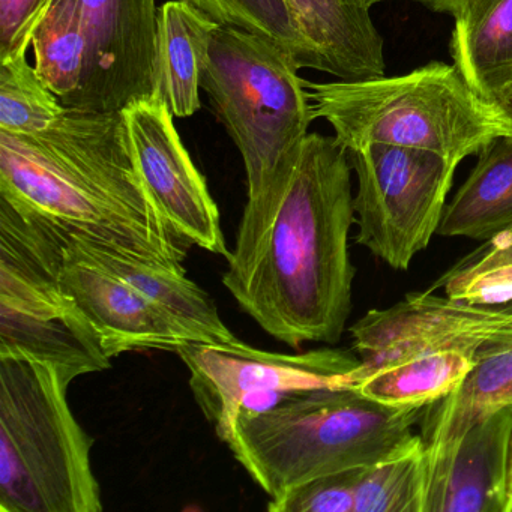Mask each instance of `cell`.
Masks as SVG:
<instances>
[{"label":"cell","mask_w":512,"mask_h":512,"mask_svg":"<svg viewBox=\"0 0 512 512\" xmlns=\"http://www.w3.org/2000/svg\"><path fill=\"white\" fill-rule=\"evenodd\" d=\"M352 166L335 137L308 134L280 184L248 199L223 284L275 340L337 344L352 311Z\"/></svg>","instance_id":"6da1fadb"},{"label":"cell","mask_w":512,"mask_h":512,"mask_svg":"<svg viewBox=\"0 0 512 512\" xmlns=\"http://www.w3.org/2000/svg\"><path fill=\"white\" fill-rule=\"evenodd\" d=\"M0 197L79 238L185 272L187 241L152 199L121 112L67 109L46 130H0Z\"/></svg>","instance_id":"7a4b0ae2"},{"label":"cell","mask_w":512,"mask_h":512,"mask_svg":"<svg viewBox=\"0 0 512 512\" xmlns=\"http://www.w3.org/2000/svg\"><path fill=\"white\" fill-rule=\"evenodd\" d=\"M425 409L383 406L350 386L298 392L239 412L224 443L271 499L317 476L370 466L413 437Z\"/></svg>","instance_id":"3957f363"},{"label":"cell","mask_w":512,"mask_h":512,"mask_svg":"<svg viewBox=\"0 0 512 512\" xmlns=\"http://www.w3.org/2000/svg\"><path fill=\"white\" fill-rule=\"evenodd\" d=\"M55 365L0 358V511L100 512L92 437Z\"/></svg>","instance_id":"277c9868"},{"label":"cell","mask_w":512,"mask_h":512,"mask_svg":"<svg viewBox=\"0 0 512 512\" xmlns=\"http://www.w3.org/2000/svg\"><path fill=\"white\" fill-rule=\"evenodd\" d=\"M314 119H325L344 151L373 143L422 149L460 164L503 136L487 104L455 65L397 77L331 83L305 80Z\"/></svg>","instance_id":"5b68a950"},{"label":"cell","mask_w":512,"mask_h":512,"mask_svg":"<svg viewBox=\"0 0 512 512\" xmlns=\"http://www.w3.org/2000/svg\"><path fill=\"white\" fill-rule=\"evenodd\" d=\"M295 56L268 38L218 26L202 68V89L241 152L248 199L280 184L298 163L314 121Z\"/></svg>","instance_id":"8992f818"},{"label":"cell","mask_w":512,"mask_h":512,"mask_svg":"<svg viewBox=\"0 0 512 512\" xmlns=\"http://www.w3.org/2000/svg\"><path fill=\"white\" fill-rule=\"evenodd\" d=\"M62 259L61 229L0 197V358L49 362L71 385L112 358L62 284Z\"/></svg>","instance_id":"52a82bcc"},{"label":"cell","mask_w":512,"mask_h":512,"mask_svg":"<svg viewBox=\"0 0 512 512\" xmlns=\"http://www.w3.org/2000/svg\"><path fill=\"white\" fill-rule=\"evenodd\" d=\"M346 154L358 178L356 244L389 268L407 271L437 235L458 164L379 143Z\"/></svg>","instance_id":"ba28073f"},{"label":"cell","mask_w":512,"mask_h":512,"mask_svg":"<svg viewBox=\"0 0 512 512\" xmlns=\"http://www.w3.org/2000/svg\"><path fill=\"white\" fill-rule=\"evenodd\" d=\"M190 371L194 398L226 440L239 412H265L298 392L349 386L359 356L334 347L289 353L248 344L190 343L178 350Z\"/></svg>","instance_id":"9c48e42d"},{"label":"cell","mask_w":512,"mask_h":512,"mask_svg":"<svg viewBox=\"0 0 512 512\" xmlns=\"http://www.w3.org/2000/svg\"><path fill=\"white\" fill-rule=\"evenodd\" d=\"M350 335L361 365L350 374L349 386L377 368L442 350L466 353L478 362L512 341V302L470 304L428 289L368 311L350 326Z\"/></svg>","instance_id":"30bf717a"},{"label":"cell","mask_w":512,"mask_h":512,"mask_svg":"<svg viewBox=\"0 0 512 512\" xmlns=\"http://www.w3.org/2000/svg\"><path fill=\"white\" fill-rule=\"evenodd\" d=\"M122 113L137 169L161 214L188 244L229 256L217 203L176 130L175 116L158 98L134 101Z\"/></svg>","instance_id":"8fae6325"},{"label":"cell","mask_w":512,"mask_h":512,"mask_svg":"<svg viewBox=\"0 0 512 512\" xmlns=\"http://www.w3.org/2000/svg\"><path fill=\"white\" fill-rule=\"evenodd\" d=\"M79 17L89 74L79 110L121 112L154 94L157 0H61Z\"/></svg>","instance_id":"7c38bea8"},{"label":"cell","mask_w":512,"mask_h":512,"mask_svg":"<svg viewBox=\"0 0 512 512\" xmlns=\"http://www.w3.org/2000/svg\"><path fill=\"white\" fill-rule=\"evenodd\" d=\"M59 229L64 238L62 284L100 335L110 358L136 350L178 352L194 343L166 311L95 262L67 230Z\"/></svg>","instance_id":"4fadbf2b"},{"label":"cell","mask_w":512,"mask_h":512,"mask_svg":"<svg viewBox=\"0 0 512 512\" xmlns=\"http://www.w3.org/2000/svg\"><path fill=\"white\" fill-rule=\"evenodd\" d=\"M512 410L473 424L451 452L428 467L425 512H508Z\"/></svg>","instance_id":"5bb4252c"},{"label":"cell","mask_w":512,"mask_h":512,"mask_svg":"<svg viewBox=\"0 0 512 512\" xmlns=\"http://www.w3.org/2000/svg\"><path fill=\"white\" fill-rule=\"evenodd\" d=\"M314 70L344 82L385 76L383 41L368 0H287Z\"/></svg>","instance_id":"9a60e30c"},{"label":"cell","mask_w":512,"mask_h":512,"mask_svg":"<svg viewBox=\"0 0 512 512\" xmlns=\"http://www.w3.org/2000/svg\"><path fill=\"white\" fill-rule=\"evenodd\" d=\"M70 236L95 262L166 311L191 335L194 343L235 344L241 341L224 325L211 296L188 280L185 272L142 262L73 233Z\"/></svg>","instance_id":"2e32d148"},{"label":"cell","mask_w":512,"mask_h":512,"mask_svg":"<svg viewBox=\"0 0 512 512\" xmlns=\"http://www.w3.org/2000/svg\"><path fill=\"white\" fill-rule=\"evenodd\" d=\"M218 23L185 0L158 8L154 94L175 118L199 112L202 68Z\"/></svg>","instance_id":"e0dca14e"},{"label":"cell","mask_w":512,"mask_h":512,"mask_svg":"<svg viewBox=\"0 0 512 512\" xmlns=\"http://www.w3.org/2000/svg\"><path fill=\"white\" fill-rule=\"evenodd\" d=\"M452 59L479 100L512 85V0H467L454 14Z\"/></svg>","instance_id":"ac0fdd59"},{"label":"cell","mask_w":512,"mask_h":512,"mask_svg":"<svg viewBox=\"0 0 512 512\" xmlns=\"http://www.w3.org/2000/svg\"><path fill=\"white\" fill-rule=\"evenodd\" d=\"M512 401V341L482 356L457 391L427 407L422 440L428 467L446 457L464 433Z\"/></svg>","instance_id":"d6986e66"},{"label":"cell","mask_w":512,"mask_h":512,"mask_svg":"<svg viewBox=\"0 0 512 512\" xmlns=\"http://www.w3.org/2000/svg\"><path fill=\"white\" fill-rule=\"evenodd\" d=\"M512 229V136H497L446 205L437 235L490 241Z\"/></svg>","instance_id":"ffe728a7"},{"label":"cell","mask_w":512,"mask_h":512,"mask_svg":"<svg viewBox=\"0 0 512 512\" xmlns=\"http://www.w3.org/2000/svg\"><path fill=\"white\" fill-rule=\"evenodd\" d=\"M475 365L473 356L442 350L377 368L350 388L383 406L425 409L457 391Z\"/></svg>","instance_id":"44dd1931"},{"label":"cell","mask_w":512,"mask_h":512,"mask_svg":"<svg viewBox=\"0 0 512 512\" xmlns=\"http://www.w3.org/2000/svg\"><path fill=\"white\" fill-rule=\"evenodd\" d=\"M35 68L67 109H79L89 74V44L79 17L61 0H50L32 34Z\"/></svg>","instance_id":"7402d4cb"},{"label":"cell","mask_w":512,"mask_h":512,"mask_svg":"<svg viewBox=\"0 0 512 512\" xmlns=\"http://www.w3.org/2000/svg\"><path fill=\"white\" fill-rule=\"evenodd\" d=\"M427 451L422 436L359 469L356 512H425Z\"/></svg>","instance_id":"603a6c76"},{"label":"cell","mask_w":512,"mask_h":512,"mask_svg":"<svg viewBox=\"0 0 512 512\" xmlns=\"http://www.w3.org/2000/svg\"><path fill=\"white\" fill-rule=\"evenodd\" d=\"M64 110L35 65L29 64L28 53L0 62V130L38 133L49 128Z\"/></svg>","instance_id":"cb8c5ba5"},{"label":"cell","mask_w":512,"mask_h":512,"mask_svg":"<svg viewBox=\"0 0 512 512\" xmlns=\"http://www.w3.org/2000/svg\"><path fill=\"white\" fill-rule=\"evenodd\" d=\"M218 25L235 26L260 35L295 56L299 67L314 70L313 55L305 43L287 0H185Z\"/></svg>","instance_id":"d4e9b609"},{"label":"cell","mask_w":512,"mask_h":512,"mask_svg":"<svg viewBox=\"0 0 512 512\" xmlns=\"http://www.w3.org/2000/svg\"><path fill=\"white\" fill-rule=\"evenodd\" d=\"M359 469L317 476L269 500L271 512H356Z\"/></svg>","instance_id":"484cf974"},{"label":"cell","mask_w":512,"mask_h":512,"mask_svg":"<svg viewBox=\"0 0 512 512\" xmlns=\"http://www.w3.org/2000/svg\"><path fill=\"white\" fill-rule=\"evenodd\" d=\"M50 0H0V62L28 53Z\"/></svg>","instance_id":"4316f807"},{"label":"cell","mask_w":512,"mask_h":512,"mask_svg":"<svg viewBox=\"0 0 512 512\" xmlns=\"http://www.w3.org/2000/svg\"><path fill=\"white\" fill-rule=\"evenodd\" d=\"M497 266H512V229L485 241L481 248L467 254L451 269L457 272H476Z\"/></svg>","instance_id":"83f0119b"},{"label":"cell","mask_w":512,"mask_h":512,"mask_svg":"<svg viewBox=\"0 0 512 512\" xmlns=\"http://www.w3.org/2000/svg\"><path fill=\"white\" fill-rule=\"evenodd\" d=\"M487 107L503 136H512V85Z\"/></svg>","instance_id":"f1b7e54d"},{"label":"cell","mask_w":512,"mask_h":512,"mask_svg":"<svg viewBox=\"0 0 512 512\" xmlns=\"http://www.w3.org/2000/svg\"><path fill=\"white\" fill-rule=\"evenodd\" d=\"M368 2L373 7V5L382 4V2H392V0H368ZM412 2H418V4L436 11V13L454 16L466 4L467 0H412Z\"/></svg>","instance_id":"f546056e"},{"label":"cell","mask_w":512,"mask_h":512,"mask_svg":"<svg viewBox=\"0 0 512 512\" xmlns=\"http://www.w3.org/2000/svg\"><path fill=\"white\" fill-rule=\"evenodd\" d=\"M508 512H512V458H511V475H509V503Z\"/></svg>","instance_id":"4dcf8cb0"},{"label":"cell","mask_w":512,"mask_h":512,"mask_svg":"<svg viewBox=\"0 0 512 512\" xmlns=\"http://www.w3.org/2000/svg\"><path fill=\"white\" fill-rule=\"evenodd\" d=\"M508 406L511 407V410H512V401H511V403L508 404Z\"/></svg>","instance_id":"1f68e13d"}]
</instances>
